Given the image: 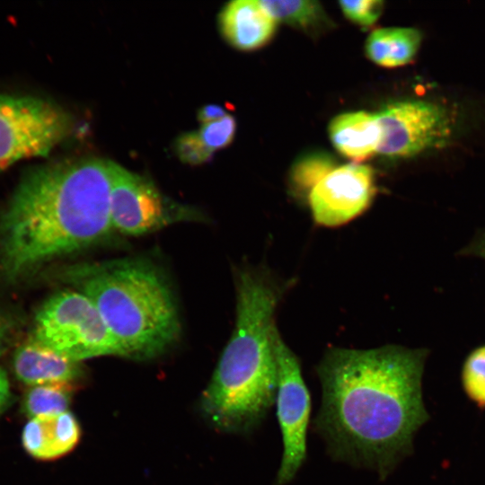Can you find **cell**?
Masks as SVG:
<instances>
[{
	"label": "cell",
	"instance_id": "cell-1",
	"mask_svg": "<svg viewBox=\"0 0 485 485\" xmlns=\"http://www.w3.org/2000/svg\"><path fill=\"white\" fill-rule=\"evenodd\" d=\"M427 350L332 348L317 367L318 431L339 459L386 474L428 419L421 391Z\"/></svg>",
	"mask_w": 485,
	"mask_h": 485
},
{
	"label": "cell",
	"instance_id": "cell-2",
	"mask_svg": "<svg viewBox=\"0 0 485 485\" xmlns=\"http://www.w3.org/2000/svg\"><path fill=\"white\" fill-rule=\"evenodd\" d=\"M111 163L80 159L25 174L0 215V271L5 278L18 280L110 235Z\"/></svg>",
	"mask_w": 485,
	"mask_h": 485
},
{
	"label": "cell",
	"instance_id": "cell-3",
	"mask_svg": "<svg viewBox=\"0 0 485 485\" xmlns=\"http://www.w3.org/2000/svg\"><path fill=\"white\" fill-rule=\"evenodd\" d=\"M236 322L201 397L206 417L228 432H248L260 423L277 393L273 335L282 292L262 271L237 278Z\"/></svg>",
	"mask_w": 485,
	"mask_h": 485
},
{
	"label": "cell",
	"instance_id": "cell-4",
	"mask_svg": "<svg viewBox=\"0 0 485 485\" xmlns=\"http://www.w3.org/2000/svg\"><path fill=\"white\" fill-rule=\"evenodd\" d=\"M62 275L92 301L124 357H157L180 338L181 322L172 289L161 271L146 260L76 264Z\"/></svg>",
	"mask_w": 485,
	"mask_h": 485
},
{
	"label": "cell",
	"instance_id": "cell-5",
	"mask_svg": "<svg viewBox=\"0 0 485 485\" xmlns=\"http://www.w3.org/2000/svg\"><path fill=\"white\" fill-rule=\"evenodd\" d=\"M31 338L78 363L102 356L124 357L92 301L74 288L54 294L41 305Z\"/></svg>",
	"mask_w": 485,
	"mask_h": 485
},
{
	"label": "cell",
	"instance_id": "cell-6",
	"mask_svg": "<svg viewBox=\"0 0 485 485\" xmlns=\"http://www.w3.org/2000/svg\"><path fill=\"white\" fill-rule=\"evenodd\" d=\"M70 125L68 115L47 100L0 94V170L21 159L48 155Z\"/></svg>",
	"mask_w": 485,
	"mask_h": 485
},
{
	"label": "cell",
	"instance_id": "cell-7",
	"mask_svg": "<svg viewBox=\"0 0 485 485\" xmlns=\"http://www.w3.org/2000/svg\"><path fill=\"white\" fill-rule=\"evenodd\" d=\"M273 348L278 380L277 414L283 440V455L276 485H286L294 479L306 456L311 401L299 360L277 329L273 335Z\"/></svg>",
	"mask_w": 485,
	"mask_h": 485
},
{
	"label": "cell",
	"instance_id": "cell-8",
	"mask_svg": "<svg viewBox=\"0 0 485 485\" xmlns=\"http://www.w3.org/2000/svg\"><path fill=\"white\" fill-rule=\"evenodd\" d=\"M110 216L113 231L139 236L198 214L166 198L149 180L112 162Z\"/></svg>",
	"mask_w": 485,
	"mask_h": 485
},
{
	"label": "cell",
	"instance_id": "cell-9",
	"mask_svg": "<svg viewBox=\"0 0 485 485\" xmlns=\"http://www.w3.org/2000/svg\"><path fill=\"white\" fill-rule=\"evenodd\" d=\"M381 129L377 153L409 157L443 146L453 132L449 111L427 101H393L376 113Z\"/></svg>",
	"mask_w": 485,
	"mask_h": 485
},
{
	"label": "cell",
	"instance_id": "cell-10",
	"mask_svg": "<svg viewBox=\"0 0 485 485\" xmlns=\"http://www.w3.org/2000/svg\"><path fill=\"white\" fill-rule=\"evenodd\" d=\"M376 193L373 170L363 164L336 167L309 192L314 222L325 227L347 224L363 214Z\"/></svg>",
	"mask_w": 485,
	"mask_h": 485
},
{
	"label": "cell",
	"instance_id": "cell-11",
	"mask_svg": "<svg viewBox=\"0 0 485 485\" xmlns=\"http://www.w3.org/2000/svg\"><path fill=\"white\" fill-rule=\"evenodd\" d=\"M276 26L277 21L260 1H231L219 14L222 35L240 50H253L264 46L274 35Z\"/></svg>",
	"mask_w": 485,
	"mask_h": 485
},
{
	"label": "cell",
	"instance_id": "cell-12",
	"mask_svg": "<svg viewBox=\"0 0 485 485\" xmlns=\"http://www.w3.org/2000/svg\"><path fill=\"white\" fill-rule=\"evenodd\" d=\"M81 435L75 416L66 411L30 419L23 428L22 442L26 452L40 460H52L70 452Z\"/></svg>",
	"mask_w": 485,
	"mask_h": 485
},
{
	"label": "cell",
	"instance_id": "cell-13",
	"mask_svg": "<svg viewBox=\"0 0 485 485\" xmlns=\"http://www.w3.org/2000/svg\"><path fill=\"white\" fill-rule=\"evenodd\" d=\"M13 370L21 382L31 386L73 384L83 374L80 363L56 353L32 338L16 350Z\"/></svg>",
	"mask_w": 485,
	"mask_h": 485
},
{
	"label": "cell",
	"instance_id": "cell-14",
	"mask_svg": "<svg viewBox=\"0 0 485 485\" xmlns=\"http://www.w3.org/2000/svg\"><path fill=\"white\" fill-rule=\"evenodd\" d=\"M329 136L342 155L363 161L377 153L381 129L376 114L352 111L340 114L331 121Z\"/></svg>",
	"mask_w": 485,
	"mask_h": 485
},
{
	"label": "cell",
	"instance_id": "cell-15",
	"mask_svg": "<svg viewBox=\"0 0 485 485\" xmlns=\"http://www.w3.org/2000/svg\"><path fill=\"white\" fill-rule=\"evenodd\" d=\"M421 43V33L415 28H381L371 32L366 41V54L374 63L396 67L410 62Z\"/></svg>",
	"mask_w": 485,
	"mask_h": 485
},
{
	"label": "cell",
	"instance_id": "cell-16",
	"mask_svg": "<svg viewBox=\"0 0 485 485\" xmlns=\"http://www.w3.org/2000/svg\"><path fill=\"white\" fill-rule=\"evenodd\" d=\"M261 4L278 22H285L306 32L325 29L330 23L318 1H260Z\"/></svg>",
	"mask_w": 485,
	"mask_h": 485
},
{
	"label": "cell",
	"instance_id": "cell-17",
	"mask_svg": "<svg viewBox=\"0 0 485 485\" xmlns=\"http://www.w3.org/2000/svg\"><path fill=\"white\" fill-rule=\"evenodd\" d=\"M70 383H54L31 386L25 394L22 407L30 418L67 411L73 396Z\"/></svg>",
	"mask_w": 485,
	"mask_h": 485
},
{
	"label": "cell",
	"instance_id": "cell-18",
	"mask_svg": "<svg viewBox=\"0 0 485 485\" xmlns=\"http://www.w3.org/2000/svg\"><path fill=\"white\" fill-rule=\"evenodd\" d=\"M335 164L334 158L323 152H313L299 157L290 172L293 189L308 196L312 189L336 168Z\"/></svg>",
	"mask_w": 485,
	"mask_h": 485
},
{
	"label": "cell",
	"instance_id": "cell-19",
	"mask_svg": "<svg viewBox=\"0 0 485 485\" xmlns=\"http://www.w3.org/2000/svg\"><path fill=\"white\" fill-rule=\"evenodd\" d=\"M463 381L468 395L485 406V345L474 349L466 358Z\"/></svg>",
	"mask_w": 485,
	"mask_h": 485
},
{
	"label": "cell",
	"instance_id": "cell-20",
	"mask_svg": "<svg viewBox=\"0 0 485 485\" xmlns=\"http://www.w3.org/2000/svg\"><path fill=\"white\" fill-rule=\"evenodd\" d=\"M236 122L227 114L221 119L203 124L198 131L204 145L212 152L227 146L234 139Z\"/></svg>",
	"mask_w": 485,
	"mask_h": 485
},
{
	"label": "cell",
	"instance_id": "cell-21",
	"mask_svg": "<svg viewBox=\"0 0 485 485\" xmlns=\"http://www.w3.org/2000/svg\"><path fill=\"white\" fill-rule=\"evenodd\" d=\"M175 151L182 163L190 165L202 164L208 161L213 154L202 142L198 131L181 135L176 139Z\"/></svg>",
	"mask_w": 485,
	"mask_h": 485
},
{
	"label": "cell",
	"instance_id": "cell-22",
	"mask_svg": "<svg viewBox=\"0 0 485 485\" xmlns=\"http://www.w3.org/2000/svg\"><path fill=\"white\" fill-rule=\"evenodd\" d=\"M339 4L348 20L365 28L373 25L384 10L381 0L340 1Z\"/></svg>",
	"mask_w": 485,
	"mask_h": 485
},
{
	"label": "cell",
	"instance_id": "cell-23",
	"mask_svg": "<svg viewBox=\"0 0 485 485\" xmlns=\"http://www.w3.org/2000/svg\"><path fill=\"white\" fill-rule=\"evenodd\" d=\"M226 111L219 105L208 104L203 106L198 112V119L201 124H207L223 119Z\"/></svg>",
	"mask_w": 485,
	"mask_h": 485
},
{
	"label": "cell",
	"instance_id": "cell-24",
	"mask_svg": "<svg viewBox=\"0 0 485 485\" xmlns=\"http://www.w3.org/2000/svg\"><path fill=\"white\" fill-rule=\"evenodd\" d=\"M12 402L10 384L4 370L0 368V416L5 411Z\"/></svg>",
	"mask_w": 485,
	"mask_h": 485
},
{
	"label": "cell",
	"instance_id": "cell-25",
	"mask_svg": "<svg viewBox=\"0 0 485 485\" xmlns=\"http://www.w3.org/2000/svg\"><path fill=\"white\" fill-rule=\"evenodd\" d=\"M461 253L485 260V231L481 232L470 244L463 248Z\"/></svg>",
	"mask_w": 485,
	"mask_h": 485
},
{
	"label": "cell",
	"instance_id": "cell-26",
	"mask_svg": "<svg viewBox=\"0 0 485 485\" xmlns=\"http://www.w3.org/2000/svg\"><path fill=\"white\" fill-rule=\"evenodd\" d=\"M6 340V330L4 328V322L0 318V356L4 352Z\"/></svg>",
	"mask_w": 485,
	"mask_h": 485
}]
</instances>
